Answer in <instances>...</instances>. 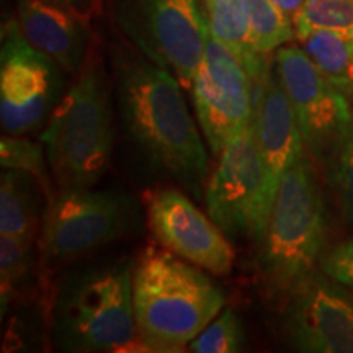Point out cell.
<instances>
[{
  "label": "cell",
  "instance_id": "cb8c5ba5",
  "mask_svg": "<svg viewBox=\"0 0 353 353\" xmlns=\"http://www.w3.org/2000/svg\"><path fill=\"white\" fill-rule=\"evenodd\" d=\"M332 162L334 182L342 213L350 223H353V117L334 154Z\"/></svg>",
  "mask_w": 353,
  "mask_h": 353
},
{
  "label": "cell",
  "instance_id": "d6986e66",
  "mask_svg": "<svg viewBox=\"0 0 353 353\" xmlns=\"http://www.w3.org/2000/svg\"><path fill=\"white\" fill-rule=\"evenodd\" d=\"M293 25L298 39L317 30L353 39V0H304Z\"/></svg>",
  "mask_w": 353,
  "mask_h": 353
},
{
  "label": "cell",
  "instance_id": "484cf974",
  "mask_svg": "<svg viewBox=\"0 0 353 353\" xmlns=\"http://www.w3.org/2000/svg\"><path fill=\"white\" fill-rule=\"evenodd\" d=\"M50 2L69 8V10L76 12L82 17H85L90 12V8L94 7V0H50Z\"/></svg>",
  "mask_w": 353,
  "mask_h": 353
},
{
  "label": "cell",
  "instance_id": "5b68a950",
  "mask_svg": "<svg viewBox=\"0 0 353 353\" xmlns=\"http://www.w3.org/2000/svg\"><path fill=\"white\" fill-rule=\"evenodd\" d=\"M325 210L312 165L298 159L281 179L262 237L260 270L278 290L291 291L314 270L325 244Z\"/></svg>",
  "mask_w": 353,
  "mask_h": 353
},
{
  "label": "cell",
  "instance_id": "e0dca14e",
  "mask_svg": "<svg viewBox=\"0 0 353 353\" xmlns=\"http://www.w3.org/2000/svg\"><path fill=\"white\" fill-rule=\"evenodd\" d=\"M39 180L20 170L0 179V234L34 242L39 223Z\"/></svg>",
  "mask_w": 353,
  "mask_h": 353
},
{
  "label": "cell",
  "instance_id": "30bf717a",
  "mask_svg": "<svg viewBox=\"0 0 353 353\" xmlns=\"http://www.w3.org/2000/svg\"><path fill=\"white\" fill-rule=\"evenodd\" d=\"M192 100L210 151L218 157L252 121L254 82L244 64L214 37L192 81Z\"/></svg>",
  "mask_w": 353,
  "mask_h": 353
},
{
  "label": "cell",
  "instance_id": "9c48e42d",
  "mask_svg": "<svg viewBox=\"0 0 353 353\" xmlns=\"http://www.w3.org/2000/svg\"><path fill=\"white\" fill-rule=\"evenodd\" d=\"M273 61L296 114L304 148L319 161L332 159L352 121V100L321 72L303 48H278Z\"/></svg>",
  "mask_w": 353,
  "mask_h": 353
},
{
  "label": "cell",
  "instance_id": "ac0fdd59",
  "mask_svg": "<svg viewBox=\"0 0 353 353\" xmlns=\"http://www.w3.org/2000/svg\"><path fill=\"white\" fill-rule=\"evenodd\" d=\"M299 41L321 72L353 101V39L317 30Z\"/></svg>",
  "mask_w": 353,
  "mask_h": 353
},
{
  "label": "cell",
  "instance_id": "6da1fadb",
  "mask_svg": "<svg viewBox=\"0 0 353 353\" xmlns=\"http://www.w3.org/2000/svg\"><path fill=\"white\" fill-rule=\"evenodd\" d=\"M114 88L123 130L149 169L198 200L205 196L208 154L179 79L143 52H120Z\"/></svg>",
  "mask_w": 353,
  "mask_h": 353
},
{
  "label": "cell",
  "instance_id": "52a82bcc",
  "mask_svg": "<svg viewBox=\"0 0 353 353\" xmlns=\"http://www.w3.org/2000/svg\"><path fill=\"white\" fill-rule=\"evenodd\" d=\"M134 211L126 195L92 188H59L48 196L41 255L50 267L69 263L125 236Z\"/></svg>",
  "mask_w": 353,
  "mask_h": 353
},
{
  "label": "cell",
  "instance_id": "9a60e30c",
  "mask_svg": "<svg viewBox=\"0 0 353 353\" xmlns=\"http://www.w3.org/2000/svg\"><path fill=\"white\" fill-rule=\"evenodd\" d=\"M21 33L64 72L77 76L85 64L88 30L85 17L50 0H19Z\"/></svg>",
  "mask_w": 353,
  "mask_h": 353
},
{
  "label": "cell",
  "instance_id": "ffe728a7",
  "mask_svg": "<svg viewBox=\"0 0 353 353\" xmlns=\"http://www.w3.org/2000/svg\"><path fill=\"white\" fill-rule=\"evenodd\" d=\"M247 7L250 38L255 51L260 54H270L272 51L293 41L296 34L293 30V20L272 0H247Z\"/></svg>",
  "mask_w": 353,
  "mask_h": 353
},
{
  "label": "cell",
  "instance_id": "277c9868",
  "mask_svg": "<svg viewBox=\"0 0 353 353\" xmlns=\"http://www.w3.org/2000/svg\"><path fill=\"white\" fill-rule=\"evenodd\" d=\"M48 164L59 188H92L113 154L110 87L99 61L83 64L41 134Z\"/></svg>",
  "mask_w": 353,
  "mask_h": 353
},
{
  "label": "cell",
  "instance_id": "d4e9b609",
  "mask_svg": "<svg viewBox=\"0 0 353 353\" xmlns=\"http://www.w3.org/2000/svg\"><path fill=\"white\" fill-rule=\"evenodd\" d=\"M319 265L330 280L353 290V239L334 245L322 255Z\"/></svg>",
  "mask_w": 353,
  "mask_h": 353
},
{
  "label": "cell",
  "instance_id": "8fae6325",
  "mask_svg": "<svg viewBox=\"0 0 353 353\" xmlns=\"http://www.w3.org/2000/svg\"><path fill=\"white\" fill-rule=\"evenodd\" d=\"M206 213L226 236L262 241L267 229L263 211V170L252 125L228 143L218 156L205 188Z\"/></svg>",
  "mask_w": 353,
  "mask_h": 353
},
{
  "label": "cell",
  "instance_id": "7402d4cb",
  "mask_svg": "<svg viewBox=\"0 0 353 353\" xmlns=\"http://www.w3.org/2000/svg\"><path fill=\"white\" fill-rule=\"evenodd\" d=\"M244 334L236 311L226 307L187 345L196 353H234L242 350Z\"/></svg>",
  "mask_w": 353,
  "mask_h": 353
},
{
  "label": "cell",
  "instance_id": "ba28073f",
  "mask_svg": "<svg viewBox=\"0 0 353 353\" xmlns=\"http://www.w3.org/2000/svg\"><path fill=\"white\" fill-rule=\"evenodd\" d=\"M0 123L3 134L25 136L48 123L64 92V70L21 33L17 20L2 25Z\"/></svg>",
  "mask_w": 353,
  "mask_h": 353
},
{
  "label": "cell",
  "instance_id": "44dd1931",
  "mask_svg": "<svg viewBox=\"0 0 353 353\" xmlns=\"http://www.w3.org/2000/svg\"><path fill=\"white\" fill-rule=\"evenodd\" d=\"M33 242L0 234V294L2 314L17 290L25 283L33 262Z\"/></svg>",
  "mask_w": 353,
  "mask_h": 353
},
{
  "label": "cell",
  "instance_id": "83f0119b",
  "mask_svg": "<svg viewBox=\"0 0 353 353\" xmlns=\"http://www.w3.org/2000/svg\"><path fill=\"white\" fill-rule=\"evenodd\" d=\"M203 2H205V0H203Z\"/></svg>",
  "mask_w": 353,
  "mask_h": 353
},
{
  "label": "cell",
  "instance_id": "2e32d148",
  "mask_svg": "<svg viewBox=\"0 0 353 353\" xmlns=\"http://www.w3.org/2000/svg\"><path fill=\"white\" fill-rule=\"evenodd\" d=\"M205 7L211 37L239 57L252 82L257 81L272 61L254 50L247 0H205Z\"/></svg>",
  "mask_w": 353,
  "mask_h": 353
},
{
  "label": "cell",
  "instance_id": "5bb4252c",
  "mask_svg": "<svg viewBox=\"0 0 353 353\" xmlns=\"http://www.w3.org/2000/svg\"><path fill=\"white\" fill-rule=\"evenodd\" d=\"M250 125L262 162L263 211L268 219L281 179L290 167L304 156L296 114L278 79L275 61H272L254 82V113Z\"/></svg>",
  "mask_w": 353,
  "mask_h": 353
},
{
  "label": "cell",
  "instance_id": "3957f363",
  "mask_svg": "<svg viewBox=\"0 0 353 353\" xmlns=\"http://www.w3.org/2000/svg\"><path fill=\"white\" fill-rule=\"evenodd\" d=\"M52 337L64 352L143 347L132 306L131 265L117 262L69 273L52 306Z\"/></svg>",
  "mask_w": 353,
  "mask_h": 353
},
{
  "label": "cell",
  "instance_id": "4fadbf2b",
  "mask_svg": "<svg viewBox=\"0 0 353 353\" xmlns=\"http://www.w3.org/2000/svg\"><path fill=\"white\" fill-rule=\"evenodd\" d=\"M290 293L286 330L299 350L353 353V294L345 286L311 273Z\"/></svg>",
  "mask_w": 353,
  "mask_h": 353
},
{
  "label": "cell",
  "instance_id": "7a4b0ae2",
  "mask_svg": "<svg viewBox=\"0 0 353 353\" xmlns=\"http://www.w3.org/2000/svg\"><path fill=\"white\" fill-rule=\"evenodd\" d=\"M224 304L219 286L169 249L148 245L132 265V306L144 350L182 352Z\"/></svg>",
  "mask_w": 353,
  "mask_h": 353
},
{
  "label": "cell",
  "instance_id": "8992f818",
  "mask_svg": "<svg viewBox=\"0 0 353 353\" xmlns=\"http://www.w3.org/2000/svg\"><path fill=\"white\" fill-rule=\"evenodd\" d=\"M112 6L136 50L190 88L210 38L198 0H113Z\"/></svg>",
  "mask_w": 353,
  "mask_h": 353
},
{
  "label": "cell",
  "instance_id": "7c38bea8",
  "mask_svg": "<svg viewBox=\"0 0 353 353\" xmlns=\"http://www.w3.org/2000/svg\"><path fill=\"white\" fill-rule=\"evenodd\" d=\"M149 228L159 244L213 275L232 270L234 249L226 232L183 192L164 188L148 201Z\"/></svg>",
  "mask_w": 353,
  "mask_h": 353
},
{
  "label": "cell",
  "instance_id": "4316f807",
  "mask_svg": "<svg viewBox=\"0 0 353 353\" xmlns=\"http://www.w3.org/2000/svg\"><path fill=\"white\" fill-rule=\"evenodd\" d=\"M276 7H280L286 15L290 17L291 20L296 17V13L299 12V8L303 7L304 0H272Z\"/></svg>",
  "mask_w": 353,
  "mask_h": 353
},
{
  "label": "cell",
  "instance_id": "603a6c76",
  "mask_svg": "<svg viewBox=\"0 0 353 353\" xmlns=\"http://www.w3.org/2000/svg\"><path fill=\"white\" fill-rule=\"evenodd\" d=\"M0 162L3 170H20L39 180L48 188V164L44 145L15 134H3L0 139Z\"/></svg>",
  "mask_w": 353,
  "mask_h": 353
}]
</instances>
